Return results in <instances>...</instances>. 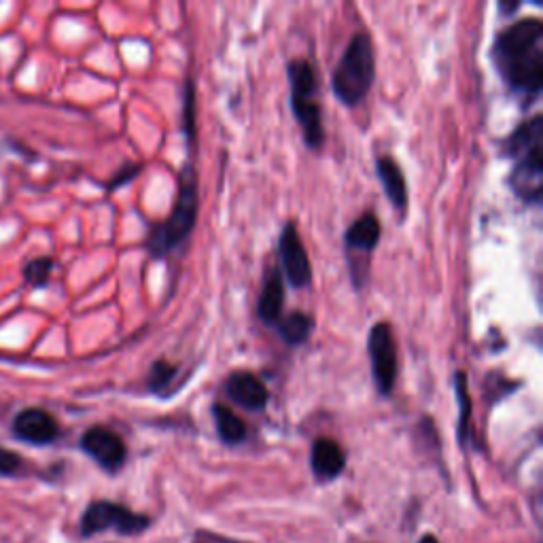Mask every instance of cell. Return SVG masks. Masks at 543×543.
I'll use <instances>...</instances> for the list:
<instances>
[{
	"instance_id": "cell-1",
	"label": "cell",
	"mask_w": 543,
	"mask_h": 543,
	"mask_svg": "<svg viewBox=\"0 0 543 543\" xmlns=\"http://www.w3.org/2000/svg\"><path fill=\"white\" fill-rule=\"evenodd\" d=\"M490 58L512 92L537 98L543 85V22L529 17L501 30Z\"/></svg>"
},
{
	"instance_id": "cell-2",
	"label": "cell",
	"mask_w": 543,
	"mask_h": 543,
	"mask_svg": "<svg viewBox=\"0 0 543 543\" xmlns=\"http://www.w3.org/2000/svg\"><path fill=\"white\" fill-rule=\"evenodd\" d=\"M200 196H198V177L191 166H185L181 172V189L177 204H174L170 217L153 225V230L147 238L149 255L155 259L166 257L172 249H177L181 242L191 234L198 219Z\"/></svg>"
},
{
	"instance_id": "cell-3",
	"label": "cell",
	"mask_w": 543,
	"mask_h": 543,
	"mask_svg": "<svg viewBox=\"0 0 543 543\" xmlns=\"http://www.w3.org/2000/svg\"><path fill=\"white\" fill-rule=\"evenodd\" d=\"M376 58L370 34L357 32L334 70V94L346 107H355L372 90Z\"/></svg>"
},
{
	"instance_id": "cell-4",
	"label": "cell",
	"mask_w": 543,
	"mask_h": 543,
	"mask_svg": "<svg viewBox=\"0 0 543 543\" xmlns=\"http://www.w3.org/2000/svg\"><path fill=\"white\" fill-rule=\"evenodd\" d=\"M287 75L291 83V109L302 126L304 143L310 149H319L323 145V115L319 102L314 100L317 94V75L308 60H293L287 66Z\"/></svg>"
},
{
	"instance_id": "cell-5",
	"label": "cell",
	"mask_w": 543,
	"mask_h": 543,
	"mask_svg": "<svg viewBox=\"0 0 543 543\" xmlns=\"http://www.w3.org/2000/svg\"><path fill=\"white\" fill-rule=\"evenodd\" d=\"M151 524V520L143 514H134L128 507L117 505L111 501H96L87 507L81 520V533L85 537L96 535L100 531L115 529L121 535L143 533Z\"/></svg>"
},
{
	"instance_id": "cell-6",
	"label": "cell",
	"mask_w": 543,
	"mask_h": 543,
	"mask_svg": "<svg viewBox=\"0 0 543 543\" xmlns=\"http://www.w3.org/2000/svg\"><path fill=\"white\" fill-rule=\"evenodd\" d=\"M367 353L372 361V374L378 387V393L389 397L393 395L397 382V344L393 338V329L387 321L376 323L367 336Z\"/></svg>"
},
{
	"instance_id": "cell-7",
	"label": "cell",
	"mask_w": 543,
	"mask_h": 543,
	"mask_svg": "<svg viewBox=\"0 0 543 543\" xmlns=\"http://www.w3.org/2000/svg\"><path fill=\"white\" fill-rule=\"evenodd\" d=\"M280 261H283V272L289 280V285L295 289L310 287L312 283V266L308 253L302 244L300 234H297L295 225L289 221L283 227V234H280Z\"/></svg>"
},
{
	"instance_id": "cell-8",
	"label": "cell",
	"mask_w": 543,
	"mask_h": 543,
	"mask_svg": "<svg viewBox=\"0 0 543 543\" xmlns=\"http://www.w3.org/2000/svg\"><path fill=\"white\" fill-rule=\"evenodd\" d=\"M81 448L102 467L115 474L126 463L128 448L121 437L107 427H92L81 437Z\"/></svg>"
},
{
	"instance_id": "cell-9",
	"label": "cell",
	"mask_w": 543,
	"mask_h": 543,
	"mask_svg": "<svg viewBox=\"0 0 543 543\" xmlns=\"http://www.w3.org/2000/svg\"><path fill=\"white\" fill-rule=\"evenodd\" d=\"M514 160H516V166H514L512 177H510V185L514 189V194L529 204L539 202L541 191H543L541 149L518 155V157H514Z\"/></svg>"
},
{
	"instance_id": "cell-10",
	"label": "cell",
	"mask_w": 543,
	"mask_h": 543,
	"mask_svg": "<svg viewBox=\"0 0 543 543\" xmlns=\"http://www.w3.org/2000/svg\"><path fill=\"white\" fill-rule=\"evenodd\" d=\"M13 433L28 444L43 446V444L54 442L60 429H58L56 418L51 416L49 412H45L41 408H28L15 416Z\"/></svg>"
},
{
	"instance_id": "cell-11",
	"label": "cell",
	"mask_w": 543,
	"mask_h": 543,
	"mask_svg": "<svg viewBox=\"0 0 543 543\" xmlns=\"http://www.w3.org/2000/svg\"><path fill=\"white\" fill-rule=\"evenodd\" d=\"M225 393L244 410H264L270 399L266 384L251 372H234L225 382Z\"/></svg>"
},
{
	"instance_id": "cell-12",
	"label": "cell",
	"mask_w": 543,
	"mask_h": 543,
	"mask_svg": "<svg viewBox=\"0 0 543 543\" xmlns=\"http://www.w3.org/2000/svg\"><path fill=\"white\" fill-rule=\"evenodd\" d=\"M310 463L314 476L323 482H329L342 474L346 457L342 446L336 440H331V437H319V440L312 444Z\"/></svg>"
},
{
	"instance_id": "cell-13",
	"label": "cell",
	"mask_w": 543,
	"mask_h": 543,
	"mask_svg": "<svg viewBox=\"0 0 543 543\" xmlns=\"http://www.w3.org/2000/svg\"><path fill=\"white\" fill-rule=\"evenodd\" d=\"M376 170H378V179L384 187V194H387V198L391 200V204L399 210V213H404L408 206V185L399 164L393 160V157L384 155L376 160Z\"/></svg>"
},
{
	"instance_id": "cell-14",
	"label": "cell",
	"mask_w": 543,
	"mask_h": 543,
	"mask_svg": "<svg viewBox=\"0 0 543 543\" xmlns=\"http://www.w3.org/2000/svg\"><path fill=\"white\" fill-rule=\"evenodd\" d=\"M380 221L374 213H365L359 217L346 232V249L350 253H372L380 240Z\"/></svg>"
},
{
	"instance_id": "cell-15",
	"label": "cell",
	"mask_w": 543,
	"mask_h": 543,
	"mask_svg": "<svg viewBox=\"0 0 543 543\" xmlns=\"http://www.w3.org/2000/svg\"><path fill=\"white\" fill-rule=\"evenodd\" d=\"M285 304V283H283V274L280 270H272L266 278L264 291H261L259 297V317L268 325H276L280 319V312H283Z\"/></svg>"
},
{
	"instance_id": "cell-16",
	"label": "cell",
	"mask_w": 543,
	"mask_h": 543,
	"mask_svg": "<svg viewBox=\"0 0 543 543\" xmlns=\"http://www.w3.org/2000/svg\"><path fill=\"white\" fill-rule=\"evenodd\" d=\"M213 416H215L217 433L225 444L234 446V444L244 442V437H247V425H244V420L236 412H232L223 404H215Z\"/></svg>"
},
{
	"instance_id": "cell-17",
	"label": "cell",
	"mask_w": 543,
	"mask_h": 543,
	"mask_svg": "<svg viewBox=\"0 0 543 543\" xmlns=\"http://www.w3.org/2000/svg\"><path fill=\"white\" fill-rule=\"evenodd\" d=\"M278 331L289 346H300L312 334V319L304 312H291L283 323H278Z\"/></svg>"
},
{
	"instance_id": "cell-18",
	"label": "cell",
	"mask_w": 543,
	"mask_h": 543,
	"mask_svg": "<svg viewBox=\"0 0 543 543\" xmlns=\"http://www.w3.org/2000/svg\"><path fill=\"white\" fill-rule=\"evenodd\" d=\"M454 389H457V399L461 404V420H459V442L465 446L469 437V414H471V401L467 395V378L465 372L454 374Z\"/></svg>"
},
{
	"instance_id": "cell-19",
	"label": "cell",
	"mask_w": 543,
	"mask_h": 543,
	"mask_svg": "<svg viewBox=\"0 0 543 543\" xmlns=\"http://www.w3.org/2000/svg\"><path fill=\"white\" fill-rule=\"evenodd\" d=\"M174 376H177V365H172V363H168L164 359L155 361L151 365V374H149V380H147L149 391L151 393L166 391L170 387V382H172Z\"/></svg>"
},
{
	"instance_id": "cell-20",
	"label": "cell",
	"mask_w": 543,
	"mask_h": 543,
	"mask_svg": "<svg viewBox=\"0 0 543 543\" xmlns=\"http://www.w3.org/2000/svg\"><path fill=\"white\" fill-rule=\"evenodd\" d=\"M51 270H54V259H51V257L32 259L30 264L24 268L26 283L32 285V287H45L49 283Z\"/></svg>"
},
{
	"instance_id": "cell-21",
	"label": "cell",
	"mask_w": 543,
	"mask_h": 543,
	"mask_svg": "<svg viewBox=\"0 0 543 543\" xmlns=\"http://www.w3.org/2000/svg\"><path fill=\"white\" fill-rule=\"evenodd\" d=\"M20 467H22V459L17 457L15 452L0 446V476H13L20 471Z\"/></svg>"
},
{
	"instance_id": "cell-22",
	"label": "cell",
	"mask_w": 543,
	"mask_h": 543,
	"mask_svg": "<svg viewBox=\"0 0 543 543\" xmlns=\"http://www.w3.org/2000/svg\"><path fill=\"white\" fill-rule=\"evenodd\" d=\"M420 543H440V541H437L433 535H425L423 539H420Z\"/></svg>"
}]
</instances>
